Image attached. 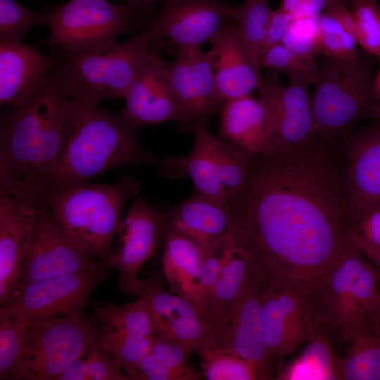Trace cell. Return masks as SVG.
Here are the masks:
<instances>
[{"label": "cell", "instance_id": "1", "mask_svg": "<svg viewBox=\"0 0 380 380\" xmlns=\"http://www.w3.org/2000/svg\"><path fill=\"white\" fill-rule=\"evenodd\" d=\"M311 140L251 158L243 186L228 201L227 236L260 291H289L319 317L330 272L351 242L354 217L346 170Z\"/></svg>", "mask_w": 380, "mask_h": 380}, {"label": "cell", "instance_id": "2", "mask_svg": "<svg viewBox=\"0 0 380 380\" xmlns=\"http://www.w3.org/2000/svg\"><path fill=\"white\" fill-rule=\"evenodd\" d=\"M69 99L50 80L0 123V194H40L54 172Z\"/></svg>", "mask_w": 380, "mask_h": 380}, {"label": "cell", "instance_id": "3", "mask_svg": "<svg viewBox=\"0 0 380 380\" xmlns=\"http://www.w3.org/2000/svg\"><path fill=\"white\" fill-rule=\"evenodd\" d=\"M138 130L99 105L69 100L54 172L40 197L84 184L107 170L160 160L138 142Z\"/></svg>", "mask_w": 380, "mask_h": 380}, {"label": "cell", "instance_id": "4", "mask_svg": "<svg viewBox=\"0 0 380 380\" xmlns=\"http://www.w3.org/2000/svg\"><path fill=\"white\" fill-rule=\"evenodd\" d=\"M151 40L142 30L128 40L78 51L53 52L50 81L69 100L99 105L125 98Z\"/></svg>", "mask_w": 380, "mask_h": 380}, {"label": "cell", "instance_id": "5", "mask_svg": "<svg viewBox=\"0 0 380 380\" xmlns=\"http://www.w3.org/2000/svg\"><path fill=\"white\" fill-rule=\"evenodd\" d=\"M139 192V180L125 176L112 185L87 183L40 197L39 202L79 246L108 265L125 205Z\"/></svg>", "mask_w": 380, "mask_h": 380}, {"label": "cell", "instance_id": "6", "mask_svg": "<svg viewBox=\"0 0 380 380\" xmlns=\"http://www.w3.org/2000/svg\"><path fill=\"white\" fill-rule=\"evenodd\" d=\"M372 64L323 56L311 96L316 133L342 134L372 110L375 97Z\"/></svg>", "mask_w": 380, "mask_h": 380}, {"label": "cell", "instance_id": "7", "mask_svg": "<svg viewBox=\"0 0 380 380\" xmlns=\"http://www.w3.org/2000/svg\"><path fill=\"white\" fill-rule=\"evenodd\" d=\"M52 52L102 46L116 42L144 24V19L125 3L107 0H70L46 8Z\"/></svg>", "mask_w": 380, "mask_h": 380}, {"label": "cell", "instance_id": "8", "mask_svg": "<svg viewBox=\"0 0 380 380\" xmlns=\"http://www.w3.org/2000/svg\"><path fill=\"white\" fill-rule=\"evenodd\" d=\"M96 336L92 322L84 316L31 320L23 356L8 379L57 380L68 365L85 355Z\"/></svg>", "mask_w": 380, "mask_h": 380}, {"label": "cell", "instance_id": "9", "mask_svg": "<svg viewBox=\"0 0 380 380\" xmlns=\"http://www.w3.org/2000/svg\"><path fill=\"white\" fill-rule=\"evenodd\" d=\"M107 263L18 286L1 310L27 319L82 317L96 285L106 276Z\"/></svg>", "mask_w": 380, "mask_h": 380}, {"label": "cell", "instance_id": "10", "mask_svg": "<svg viewBox=\"0 0 380 380\" xmlns=\"http://www.w3.org/2000/svg\"><path fill=\"white\" fill-rule=\"evenodd\" d=\"M167 65L179 113L178 129L193 133L197 127H208L225 101L217 89L207 52L201 46L177 47Z\"/></svg>", "mask_w": 380, "mask_h": 380}, {"label": "cell", "instance_id": "11", "mask_svg": "<svg viewBox=\"0 0 380 380\" xmlns=\"http://www.w3.org/2000/svg\"><path fill=\"white\" fill-rule=\"evenodd\" d=\"M94 259L67 235L53 219L47 208L39 202L36 221L23 261L18 287L92 268L100 262Z\"/></svg>", "mask_w": 380, "mask_h": 380}, {"label": "cell", "instance_id": "12", "mask_svg": "<svg viewBox=\"0 0 380 380\" xmlns=\"http://www.w3.org/2000/svg\"><path fill=\"white\" fill-rule=\"evenodd\" d=\"M233 8L222 0H163L160 11L141 30L151 44L165 39L175 48L201 46L231 18Z\"/></svg>", "mask_w": 380, "mask_h": 380}, {"label": "cell", "instance_id": "13", "mask_svg": "<svg viewBox=\"0 0 380 380\" xmlns=\"http://www.w3.org/2000/svg\"><path fill=\"white\" fill-rule=\"evenodd\" d=\"M308 85L289 80L281 83L279 73L262 77L258 89L270 114L272 137L265 150L284 151L300 147L316 134Z\"/></svg>", "mask_w": 380, "mask_h": 380}, {"label": "cell", "instance_id": "14", "mask_svg": "<svg viewBox=\"0 0 380 380\" xmlns=\"http://www.w3.org/2000/svg\"><path fill=\"white\" fill-rule=\"evenodd\" d=\"M165 220L166 215L150 205L141 195L134 198L122 219L117 233V249L108 265L118 271L119 287L126 294L138 293L142 281L137 274L153 255Z\"/></svg>", "mask_w": 380, "mask_h": 380}, {"label": "cell", "instance_id": "15", "mask_svg": "<svg viewBox=\"0 0 380 380\" xmlns=\"http://www.w3.org/2000/svg\"><path fill=\"white\" fill-rule=\"evenodd\" d=\"M137 295L149 308L156 337L189 347L200 355L217 346L213 328L186 298L155 281H142Z\"/></svg>", "mask_w": 380, "mask_h": 380}, {"label": "cell", "instance_id": "16", "mask_svg": "<svg viewBox=\"0 0 380 380\" xmlns=\"http://www.w3.org/2000/svg\"><path fill=\"white\" fill-rule=\"evenodd\" d=\"M39 204L36 195L0 194V302L6 305L20 279Z\"/></svg>", "mask_w": 380, "mask_h": 380}, {"label": "cell", "instance_id": "17", "mask_svg": "<svg viewBox=\"0 0 380 380\" xmlns=\"http://www.w3.org/2000/svg\"><path fill=\"white\" fill-rule=\"evenodd\" d=\"M119 113L130 126L139 130L147 125L179 120L178 106L172 91L167 63L155 51L145 61L125 98Z\"/></svg>", "mask_w": 380, "mask_h": 380}, {"label": "cell", "instance_id": "18", "mask_svg": "<svg viewBox=\"0 0 380 380\" xmlns=\"http://www.w3.org/2000/svg\"><path fill=\"white\" fill-rule=\"evenodd\" d=\"M216 347L251 362L269 379L271 361L263 337L260 288L251 272L217 336Z\"/></svg>", "mask_w": 380, "mask_h": 380}, {"label": "cell", "instance_id": "19", "mask_svg": "<svg viewBox=\"0 0 380 380\" xmlns=\"http://www.w3.org/2000/svg\"><path fill=\"white\" fill-rule=\"evenodd\" d=\"M194 142L185 156H169L161 160L160 173L179 179L189 177L196 194L220 203L229 201V194L222 182V163L218 137L212 135L208 127L194 129Z\"/></svg>", "mask_w": 380, "mask_h": 380}, {"label": "cell", "instance_id": "20", "mask_svg": "<svg viewBox=\"0 0 380 380\" xmlns=\"http://www.w3.org/2000/svg\"><path fill=\"white\" fill-rule=\"evenodd\" d=\"M51 56L20 42L0 39V103L21 105L49 82Z\"/></svg>", "mask_w": 380, "mask_h": 380}, {"label": "cell", "instance_id": "21", "mask_svg": "<svg viewBox=\"0 0 380 380\" xmlns=\"http://www.w3.org/2000/svg\"><path fill=\"white\" fill-rule=\"evenodd\" d=\"M209 42L207 53L217 89L224 101L251 94L259 88L262 76L253 66L232 18L225 20Z\"/></svg>", "mask_w": 380, "mask_h": 380}, {"label": "cell", "instance_id": "22", "mask_svg": "<svg viewBox=\"0 0 380 380\" xmlns=\"http://www.w3.org/2000/svg\"><path fill=\"white\" fill-rule=\"evenodd\" d=\"M345 175L354 218L380 205V124L352 139Z\"/></svg>", "mask_w": 380, "mask_h": 380}, {"label": "cell", "instance_id": "23", "mask_svg": "<svg viewBox=\"0 0 380 380\" xmlns=\"http://www.w3.org/2000/svg\"><path fill=\"white\" fill-rule=\"evenodd\" d=\"M232 220L229 201L220 203L196 194L166 215L164 229L183 235L207 250L224 241Z\"/></svg>", "mask_w": 380, "mask_h": 380}, {"label": "cell", "instance_id": "24", "mask_svg": "<svg viewBox=\"0 0 380 380\" xmlns=\"http://www.w3.org/2000/svg\"><path fill=\"white\" fill-rule=\"evenodd\" d=\"M218 137L251 157L261 154L272 137L270 114L265 103L251 94L227 99L220 112Z\"/></svg>", "mask_w": 380, "mask_h": 380}, {"label": "cell", "instance_id": "25", "mask_svg": "<svg viewBox=\"0 0 380 380\" xmlns=\"http://www.w3.org/2000/svg\"><path fill=\"white\" fill-rule=\"evenodd\" d=\"M251 274L247 258L227 234L218 280L203 308L202 318L213 328L217 338Z\"/></svg>", "mask_w": 380, "mask_h": 380}, {"label": "cell", "instance_id": "26", "mask_svg": "<svg viewBox=\"0 0 380 380\" xmlns=\"http://www.w3.org/2000/svg\"><path fill=\"white\" fill-rule=\"evenodd\" d=\"M369 260L352 241L332 268L327 283L320 324L341 337L344 330L353 284Z\"/></svg>", "mask_w": 380, "mask_h": 380}, {"label": "cell", "instance_id": "27", "mask_svg": "<svg viewBox=\"0 0 380 380\" xmlns=\"http://www.w3.org/2000/svg\"><path fill=\"white\" fill-rule=\"evenodd\" d=\"M205 250L189 238L165 230L163 269L170 291L195 307L197 283Z\"/></svg>", "mask_w": 380, "mask_h": 380}, {"label": "cell", "instance_id": "28", "mask_svg": "<svg viewBox=\"0 0 380 380\" xmlns=\"http://www.w3.org/2000/svg\"><path fill=\"white\" fill-rule=\"evenodd\" d=\"M260 309L263 337L271 362L281 360L312 336L281 310L272 290L260 291Z\"/></svg>", "mask_w": 380, "mask_h": 380}, {"label": "cell", "instance_id": "29", "mask_svg": "<svg viewBox=\"0 0 380 380\" xmlns=\"http://www.w3.org/2000/svg\"><path fill=\"white\" fill-rule=\"evenodd\" d=\"M345 342L348 349L338 360V379L380 380V331L365 318Z\"/></svg>", "mask_w": 380, "mask_h": 380}, {"label": "cell", "instance_id": "30", "mask_svg": "<svg viewBox=\"0 0 380 380\" xmlns=\"http://www.w3.org/2000/svg\"><path fill=\"white\" fill-rule=\"evenodd\" d=\"M94 308L103 324L101 334L107 338L127 341L156 336L151 313L142 298L123 305Z\"/></svg>", "mask_w": 380, "mask_h": 380}, {"label": "cell", "instance_id": "31", "mask_svg": "<svg viewBox=\"0 0 380 380\" xmlns=\"http://www.w3.org/2000/svg\"><path fill=\"white\" fill-rule=\"evenodd\" d=\"M302 353L280 372L281 380H336L339 358L332 349L327 332L321 329L308 341Z\"/></svg>", "mask_w": 380, "mask_h": 380}, {"label": "cell", "instance_id": "32", "mask_svg": "<svg viewBox=\"0 0 380 380\" xmlns=\"http://www.w3.org/2000/svg\"><path fill=\"white\" fill-rule=\"evenodd\" d=\"M321 55L355 61L357 39L350 9L343 2L329 8L318 17Z\"/></svg>", "mask_w": 380, "mask_h": 380}, {"label": "cell", "instance_id": "33", "mask_svg": "<svg viewBox=\"0 0 380 380\" xmlns=\"http://www.w3.org/2000/svg\"><path fill=\"white\" fill-rule=\"evenodd\" d=\"M272 9L270 0H245L234 6L231 18L255 70L261 74L260 60L266 30Z\"/></svg>", "mask_w": 380, "mask_h": 380}, {"label": "cell", "instance_id": "34", "mask_svg": "<svg viewBox=\"0 0 380 380\" xmlns=\"http://www.w3.org/2000/svg\"><path fill=\"white\" fill-rule=\"evenodd\" d=\"M31 320L0 310V379H8L20 362Z\"/></svg>", "mask_w": 380, "mask_h": 380}, {"label": "cell", "instance_id": "35", "mask_svg": "<svg viewBox=\"0 0 380 380\" xmlns=\"http://www.w3.org/2000/svg\"><path fill=\"white\" fill-rule=\"evenodd\" d=\"M380 284V272L369 260L355 279L348 301L346 321L342 334L346 341L351 331L365 319Z\"/></svg>", "mask_w": 380, "mask_h": 380}, {"label": "cell", "instance_id": "36", "mask_svg": "<svg viewBox=\"0 0 380 380\" xmlns=\"http://www.w3.org/2000/svg\"><path fill=\"white\" fill-rule=\"evenodd\" d=\"M201 357L202 372L206 379H265L255 365L218 347L210 349Z\"/></svg>", "mask_w": 380, "mask_h": 380}, {"label": "cell", "instance_id": "37", "mask_svg": "<svg viewBox=\"0 0 380 380\" xmlns=\"http://www.w3.org/2000/svg\"><path fill=\"white\" fill-rule=\"evenodd\" d=\"M47 23L46 8L35 11L15 0H0V39L21 42L32 27Z\"/></svg>", "mask_w": 380, "mask_h": 380}, {"label": "cell", "instance_id": "38", "mask_svg": "<svg viewBox=\"0 0 380 380\" xmlns=\"http://www.w3.org/2000/svg\"><path fill=\"white\" fill-rule=\"evenodd\" d=\"M355 33L361 48L380 60V4L378 0H353Z\"/></svg>", "mask_w": 380, "mask_h": 380}, {"label": "cell", "instance_id": "39", "mask_svg": "<svg viewBox=\"0 0 380 380\" xmlns=\"http://www.w3.org/2000/svg\"><path fill=\"white\" fill-rule=\"evenodd\" d=\"M261 68H267L288 76L289 80L314 85L318 75V65H311L279 44L265 51L260 60Z\"/></svg>", "mask_w": 380, "mask_h": 380}, {"label": "cell", "instance_id": "40", "mask_svg": "<svg viewBox=\"0 0 380 380\" xmlns=\"http://www.w3.org/2000/svg\"><path fill=\"white\" fill-rule=\"evenodd\" d=\"M281 44L305 62L318 65L317 58L321 55L318 17L294 19Z\"/></svg>", "mask_w": 380, "mask_h": 380}, {"label": "cell", "instance_id": "41", "mask_svg": "<svg viewBox=\"0 0 380 380\" xmlns=\"http://www.w3.org/2000/svg\"><path fill=\"white\" fill-rule=\"evenodd\" d=\"M224 241L225 239L205 251L197 283L195 300V308L201 317L205 302L220 274Z\"/></svg>", "mask_w": 380, "mask_h": 380}, {"label": "cell", "instance_id": "42", "mask_svg": "<svg viewBox=\"0 0 380 380\" xmlns=\"http://www.w3.org/2000/svg\"><path fill=\"white\" fill-rule=\"evenodd\" d=\"M87 368L89 380H128L122 366L100 346L99 336L89 343L86 350Z\"/></svg>", "mask_w": 380, "mask_h": 380}, {"label": "cell", "instance_id": "43", "mask_svg": "<svg viewBox=\"0 0 380 380\" xmlns=\"http://www.w3.org/2000/svg\"><path fill=\"white\" fill-rule=\"evenodd\" d=\"M350 239L363 253L380 248V205L354 218Z\"/></svg>", "mask_w": 380, "mask_h": 380}, {"label": "cell", "instance_id": "44", "mask_svg": "<svg viewBox=\"0 0 380 380\" xmlns=\"http://www.w3.org/2000/svg\"><path fill=\"white\" fill-rule=\"evenodd\" d=\"M139 379L144 380H197L200 375L188 365L174 367L169 366L148 353L139 362Z\"/></svg>", "mask_w": 380, "mask_h": 380}, {"label": "cell", "instance_id": "45", "mask_svg": "<svg viewBox=\"0 0 380 380\" xmlns=\"http://www.w3.org/2000/svg\"><path fill=\"white\" fill-rule=\"evenodd\" d=\"M193 351L186 346L156 337L149 353L169 366L180 367L187 365V357Z\"/></svg>", "mask_w": 380, "mask_h": 380}, {"label": "cell", "instance_id": "46", "mask_svg": "<svg viewBox=\"0 0 380 380\" xmlns=\"http://www.w3.org/2000/svg\"><path fill=\"white\" fill-rule=\"evenodd\" d=\"M340 2L344 3L342 0H282L279 8L295 19L315 18Z\"/></svg>", "mask_w": 380, "mask_h": 380}, {"label": "cell", "instance_id": "47", "mask_svg": "<svg viewBox=\"0 0 380 380\" xmlns=\"http://www.w3.org/2000/svg\"><path fill=\"white\" fill-rule=\"evenodd\" d=\"M294 19L280 8L272 11L266 30L262 56L270 47L281 43Z\"/></svg>", "mask_w": 380, "mask_h": 380}, {"label": "cell", "instance_id": "48", "mask_svg": "<svg viewBox=\"0 0 380 380\" xmlns=\"http://www.w3.org/2000/svg\"><path fill=\"white\" fill-rule=\"evenodd\" d=\"M57 380H89L86 359L83 356L74 360L59 375Z\"/></svg>", "mask_w": 380, "mask_h": 380}, {"label": "cell", "instance_id": "49", "mask_svg": "<svg viewBox=\"0 0 380 380\" xmlns=\"http://www.w3.org/2000/svg\"><path fill=\"white\" fill-rule=\"evenodd\" d=\"M163 0H125V3L131 7L144 20L153 13L156 5Z\"/></svg>", "mask_w": 380, "mask_h": 380}, {"label": "cell", "instance_id": "50", "mask_svg": "<svg viewBox=\"0 0 380 380\" xmlns=\"http://www.w3.org/2000/svg\"><path fill=\"white\" fill-rule=\"evenodd\" d=\"M365 318L380 331V284L375 298L367 310Z\"/></svg>", "mask_w": 380, "mask_h": 380}, {"label": "cell", "instance_id": "51", "mask_svg": "<svg viewBox=\"0 0 380 380\" xmlns=\"http://www.w3.org/2000/svg\"><path fill=\"white\" fill-rule=\"evenodd\" d=\"M364 254L380 271V248L366 251Z\"/></svg>", "mask_w": 380, "mask_h": 380}, {"label": "cell", "instance_id": "52", "mask_svg": "<svg viewBox=\"0 0 380 380\" xmlns=\"http://www.w3.org/2000/svg\"><path fill=\"white\" fill-rule=\"evenodd\" d=\"M373 89L375 97L380 100V64L373 80Z\"/></svg>", "mask_w": 380, "mask_h": 380}, {"label": "cell", "instance_id": "53", "mask_svg": "<svg viewBox=\"0 0 380 380\" xmlns=\"http://www.w3.org/2000/svg\"><path fill=\"white\" fill-rule=\"evenodd\" d=\"M346 4H350L353 0H342Z\"/></svg>", "mask_w": 380, "mask_h": 380}, {"label": "cell", "instance_id": "54", "mask_svg": "<svg viewBox=\"0 0 380 380\" xmlns=\"http://www.w3.org/2000/svg\"><path fill=\"white\" fill-rule=\"evenodd\" d=\"M377 112H378V114H379V116H380V106L378 107V108H377Z\"/></svg>", "mask_w": 380, "mask_h": 380}]
</instances>
